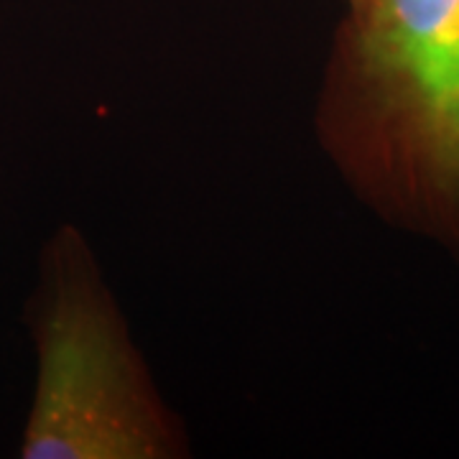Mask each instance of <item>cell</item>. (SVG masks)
I'll return each instance as SVG.
<instances>
[{
  "mask_svg": "<svg viewBox=\"0 0 459 459\" xmlns=\"http://www.w3.org/2000/svg\"><path fill=\"white\" fill-rule=\"evenodd\" d=\"M312 126L360 207L459 263V0L347 5Z\"/></svg>",
  "mask_w": 459,
  "mask_h": 459,
  "instance_id": "1",
  "label": "cell"
},
{
  "mask_svg": "<svg viewBox=\"0 0 459 459\" xmlns=\"http://www.w3.org/2000/svg\"><path fill=\"white\" fill-rule=\"evenodd\" d=\"M36 380L23 459H181L192 442L77 225L41 247L29 301Z\"/></svg>",
  "mask_w": 459,
  "mask_h": 459,
  "instance_id": "2",
  "label": "cell"
},
{
  "mask_svg": "<svg viewBox=\"0 0 459 459\" xmlns=\"http://www.w3.org/2000/svg\"><path fill=\"white\" fill-rule=\"evenodd\" d=\"M352 3H355V0H342V5H344V8H347V5H352Z\"/></svg>",
  "mask_w": 459,
  "mask_h": 459,
  "instance_id": "3",
  "label": "cell"
}]
</instances>
